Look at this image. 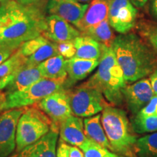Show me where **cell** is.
Returning <instances> with one entry per match:
<instances>
[{"mask_svg":"<svg viewBox=\"0 0 157 157\" xmlns=\"http://www.w3.org/2000/svg\"><path fill=\"white\" fill-rule=\"evenodd\" d=\"M111 48L126 83H134L151 75L157 68L154 53L136 34L127 33L116 36Z\"/></svg>","mask_w":157,"mask_h":157,"instance_id":"6da1fadb","label":"cell"},{"mask_svg":"<svg viewBox=\"0 0 157 157\" xmlns=\"http://www.w3.org/2000/svg\"><path fill=\"white\" fill-rule=\"evenodd\" d=\"M45 28L46 17L42 5L17 2L11 23L0 34V49L15 52L24 42L42 35Z\"/></svg>","mask_w":157,"mask_h":157,"instance_id":"7a4b0ae2","label":"cell"},{"mask_svg":"<svg viewBox=\"0 0 157 157\" xmlns=\"http://www.w3.org/2000/svg\"><path fill=\"white\" fill-rule=\"evenodd\" d=\"M84 83L100 90L111 104L119 105L123 103L122 90L127 86L126 82L111 47L103 45L97 71Z\"/></svg>","mask_w":157,"mask_h":157,"instance_id":"3957f363","label":"cell"},{"mask_svg":"<svg viewBox=\"0 0 157 157\" xmlns=\"http://www.w3.org/2000/svg\"><path fill=\"white\" fill-rule=\"evenodd\" d=\"M101 122L112 151L127 157L136 156L137 138L124 110L108 105L101 114Z\"/></svg>","mask_w":157,"mask_h":157,"instance_id":"277c9868","label":"cell"},{"mask_svg":"<svg viewBox=\"0 0 157 157\" xmlns=\"http://www.w3.org/2000/svg\"><path fill=\"white\" fill-rule=\"evenodd\" d=\"M23 108L17 125L16 152L37 142L52 129H58L38 105Z\"/></svg>","mask_w":157,"mask_h":157,"instance_id":"5b68a950","label":"cell"},{"mask_svg":"<svg viewBox=\"0 0 157 157\" xmlns=\"http://www.w3.org/2000/svg\"><path fill=\"white\" fill-rule=\"evenodd\" d=\"M65 82L42 78L25 90L6 95L3 111L36 105L48 96L63 89Z\"/></svg>","mask_w":157,"mask_h":157,"instance_id":"8992f818","label":"cell"},{"mask_svg":"<svg viewBox=\"0 0 157 157\" xmlns=\"http://www.w3.org/2000/svg\"><path fill=\"white\" fill-rule=\"evenodd\" d=\"M67 93L72 113L76 117H93L109 105L100 90L85 83Z\"/></svg>","mask_w":157,"mask_h":157,"instance_id":"52a82bcc","label":"cell"},{"mask_svg":"<svg viewBox=\"0 0 157 157\" xmlns=\"http://www.w3.org/2000/svg\"><path fill=\"white\" fill-rule=\"evenodd\" d=\"M24 108L0 113V157H8L16 149L17 125Z\"/></svg>","mask_w":157,"mask_h":157,"instance_id":"ba28073f","label":"cell"},{"mask_svg":"<svg viewBox=\"0 0 157 157\" xmlns=\"http://www.w3.org/2000/svg\"><path fill=\"white\" fill-rule=\"evenodd\" d=\"M137 10L129 0H112L108 15L111 28L121 34L129 33L135 26Z\"/></svg>","mask_w":157,"mask_h":157,"instance_id":"9c48e42d","label":"cell"},{"mask_svg":"<svg viewBox=\"0 0 157 157\" xmlns=\"http://www.w3.org/2000/svg\"><path fill=\"white\" fill-rule=\"evenodd\" d=\"M42 78L38 66L24 64L14 72L0 79V93L6 95L21 91Z\"/></svg>","mask_w":157,"mask_h":157,"instance_id":"30bf717a","label":"cell"},{"mask_svg":"<svg viewBox=\"0 0 157 157\" xmlns=\"http://www.w3.org/2000/svg\"><path fill=\"white\" fill-rule=\"evenodd\" d=\"M37 105L58 129L61 122L72 115L68 93L64 88L48 96Z\"/></svg>","mask_w":157,"mask_h":157,"instance_id":"8fae6325","label":"cell"},{"mask_svg":"<svg viewBox=\"0 0 157 157\" xmlns=\"http://www.w3.org/2000/svg\"><path fill=\"white\" fill-rule=\"evenodd\" d=\"M124 100L132 114L136 115L148 105L155 95L150 79L143 78L126 86L122 90Z\"/></svg>","mask_w":157,"mask_h":157,"instance_id":"7c38bea8","label":"cell"},{"mask_svg":"<svg viewBox=\"0 0 157 157\" xmlns=\"http://www.w3.org/2000/svg\"><path fill=\"white\" fill-rule=\"evenodd\" d=\"M88 7V4H82L78 0H50L46 8L49 14L57 15L76 26Z\"/></svg>","mask_w":157,"mask_h":157,"instance_id":"4fadbf2b","label":"cell"},{"mask_svg":"<svg viewBox=\"0 0 157 157\" xmlns=\"http://www.w3.org/2000/svg\"><path fill=\"white\" fill-rule=\"evenodd\" d=\"M42 35L51 42L59 43L74 40L81 32L60 17L50 15L46 17V28Z\"/></svg>","mask_w":157,"mask_h":157,"instance_id":"5bb4252c","label":"cell"},{"mask_svg":"<svg viewBox=\"0 0 157 157\" xmlns=\"http://www.w3.org/2000/svg\"><path fill=\"white\" fill-rule=\"evenodd\" d=\"M59 130L52 129L37 142L10 157H57L56 143Z\"/></svg>","mask_w":157,"mask_h":157,"instance_id":"9a60e30c","label":"cell"},{"mask_svg":"<svg viewBox=\"0 0 157 157\" xmlns=\"http://www.w3.org/2000/svg\"><path fill=\"white\" fill-rule=\"evenodd\" d=\"M60 140L74 146L79 147L87 140L84 134V121L72 114L59 126Z\"/></svg>","mask_w":157,"mask_h":157,"instance_id":"2e32d148","label":"cell"},{"mask_svg":"<svg viewBox=\"0 0 157 157\" xmlns=\"http://www.w3.org/2000/svg\"><path fill=\"white\" fill-rule=\"evenodd\" d=\"M111 2L112 0H93L83 18L76 26L80 32L107 19Z\"/></svg>","mask_w":157,"mask_h":157,"instance_id":"e0dca14e","label":"cell"},{"mask_svg":"<svg viewBox=\"0 0 157 157\" xmlns=\"http://www.w3.org/2000/svg\"><path fill=\"white\" fill-rule=\"evenodd\" d=\"M100 60L70 58L66 60V68L71 83L84 79L99 65Z\"/></svg>","mask_w":157,"mask_h":157,"instance_id":"ac0fdd59","label":"cell"},{"mask_svg":"<svg viewBox=\"0 0 157 157\" xmlns=\"http://www.w3.org/2000/svg\"><path fill=\"white\" fill-rule=\"evenodd\" d=\"M76 48L74 58L87 60H100L103 53V45L88 36H82L74 39Z\"/></svg>","mask_w":157,"mask_h":157,"instance_id":"d6986e66","label":"cell"},{"mask_svg":"<svg viewBox=\"0 0 157 157\" xmlns=\"http://www.w3.org/2000/svg\"><path fill=\"white\" fill-rule=\"evenodd\" d=\"M84 134L89 140L112 151V148L102 125L101 114L98 113L93 117L85 118L84 120Z\"/></svg>","mask_w":157,"mask_h":157,"instance_id":"ffe728a7","label":"cell"},{"mask_svg":"<svg viewBox=\"0 0 157 157\" xmlns=\"http://www.w3.org/2000/svg\"><path fill=\"white\" fill-rule=\"evenodd\" d=\"M38 67L42 78L62 81L67 79L66 60L60 55L48 59L39 64Z\"/></svg>","mask_w":157,"mask_h":157,"instance_id":"44dd1931","label":"cell"},{"mask_svg":"<svg viewBox=\"0 0 157 157\" xmlns=\"http://www.w3.org/2000/svg\"><path fill=\"white\" fill-rule=\"evenodd\" d=\"M81 35L91 37L96 42L107 48L112 46L113 40L116 38L108 18L81 32Z\"/></svg>","mask_w":157,"mask_h":157,"instance_id":"7402d4cb","label":"cell"},{"mask_svg":"<svg viewBox=\"0 0 157 157\" xmlns=\"http://www.w3.org/2000/svg\"><path fill=\"white\" fill-rule=\"evenodd\" d=\"M135 154L138 157H157V132L137 138Z\"/></svg>","mask_w":157,"mask_h":157,"instance_id":"603a6c76","label":"cell"},{"mask_svg":"<svg viewBox=\"0 0 157 157\" xmlns=\"http://www.w3.org/2000/svg\"><path fill=\"white\" fill-rule=\"evenodd\" d=\"M58 55L56 43L49 40L48 42L42 45L36 52L27 58L25 64L30 66H38L48 59Z\"/></svg>","mask_w":157,"mask_h":157,"instance_id":"cb8c5ba5","label":"cell"},{"mask_svg":"<svg viewBox=\"0 0 157 157\" xmlns=\"http://www.w3.org/2000/svg\"><path fill=\"white\" fill-rule=\"evenodd\" d=\"M133 130L137 134L154 132L157 131V115L138 113L132 121Z\"/></svg>","mask_w":157,"mask_h":157,"instance_id":"d4e9b609","label":"cell"},{"mask_svg":"<svg viewBox=\"0 0 157 157\" xmlns=\"http://www.w3.org/2000/svg\"><path fill=\"white\" fill-rule=\"evenodd\" d=\"M26 61L27 58L23 56L18 48L7 60L0 64V79L14 72Z\"/></svg>","mask_w":157,"mask_h":157,"instance_id":"484cf974","label":"cell"},{"mask_svg":"<svg viewBox=\"0 0 157 157\" xmlns=\"http://www.w3.org/2000/svg\"><path fill=\"white\" fill-rule=\"evenodd\" d=\"M84 157H115L117 154L111 152L109 149L100 146L93 140H87L79 146Z\"/></svg>","mask_w":157,"mask_h":157,"instance_id":"4316f807","label":"cell"},{"mask_svg":"<svg viewBox=\"0 0 157 157\" xmlns=\"http://www.w3.org/2000/svg\"><path fill=\"white\" fill-rule=\"evenodd\" d=\"M17 5V2L15 0H9L0 4V34L11 23Z\"/></svg>","mask_w":157,"mask_h":157,"instance_id":"83f0119b","label":"cell"},{"mask_svg":"<svg viewBox=\"0 0 157 157\" xmlns=\"http://www.w3.org/2000/svg\"><path fill=\"white\" fill-rule=\"evenodd\" d=\"M48 41L49 39L44 37L43 35H41V36L36 37V38L31 39V40L24 42L20 47L19 49L23 56L28 58L34 52H36L42 45L48 42Z\"/></svg>","mask_w":157,"mask_h":157,"instance_id":"f1b7e54d","label":"cell"},{"mask_svg":"<svg viewBox=\"0 0 157 157\" xmlns=\"http://www.w3.org/2000/svg\"><path fill=\"white\" fill-rule=\"evenodd\" d=\"M58 53L64 58H73L76 55V48L74 41H66L56 43Z\"/></svg>","mask_w":157,"mask_h":157,"instance_id":"f546056e","label":"cell"},{"mask_svg":"<svg viewBox=\"0 0 157 157\" xmlns=\"http://www.w3.org/2000/svg\"><path fill=\"white\" fill-rule=\"evenodd\" d=\"M139 113L143 114H156L157 115V95H155L151 101Z\"/></svg>","mask_w":157,"mask_h":157,"instance_id":"4dcf8cb0","label":"cell"},{"mask_svg":"<svg viewBox=\"0 0 157 157\" xmlns=\"http://www.w3.org/2000/svg\"><path fill=\"white\" fill-rule=\"evenodd\" d=\"M146 37L148 42L157 53V27L149 29L146 32Z\"/></svg>","mask_w":157,"mask_h":157,"instance_id":"1f68e13d","label":"cell"},{"mask_svg":"<svg viewBox=\"0 0 157 157\" xmlns=\"http://www.w3.org/2000/svg\"><path fill=\"white\" fill-rule=\"evenodd\" d=\"M70 146L62 140H60L57 150V157H70Z\"/></svg>","mask_w":157,"mask_h":157,"instance_id":"d6a6232c","label":"cell"},{"mask_svg":"<svg viewBox=\"0 0 157 157\" xmlns=\"http://www.w3.org/2000/svg\"><path fill=\"white\" fill-rule=\"evenodd\" d=\"M149 79H150L151 84V87L153 90H154V95H157V68L151 74Z\"/></svg>","mask_w":157,"mask_h":157,"instance_id":"836d02e7","label":"cell"},{"mask_svg":"<svg viewBox=\"0 0 157 157\" xmlns=\"http://www.w3.org/2000/svg\"><path fill=\"white\" fill-rule=\"evenodd\" d=\"M14 52H15L6 50V49H0V64L5 62L6 60H7Z\"/></svg>","mask_w":157,"mask_h":157,"instance_id":"e575fe53","label":"cell"},{"mask_svg":"<svg viewBox=\"0 0 157 157\" xmlns=\"http://www.w3.org/2000/svg\"><path fill=\"white\" fill-rule=\"evenodd\" d=\"M70 157H84L83 152L76 146H70Z\"/></svg>","mask_w":157,"mask_h":157,"instance_id":"d590c367","label":"cell"},{"mask_svg":"<svg viewBox=\"0 0 157 157\" xmlns=\"http://www.w3.org/2000/svg\"><path fill=\"white\" fill-rule=\"evenodd\" d=\"M150 13L157 20V0H150Z\"/></svg>","mask_w":157,"mask_h":157,"instance_id":"8d00e7d4","label":"cell"},{"mask_svg":"<svg viewBox=\"0 0 157 157\" xmlns=\"http://www.w3.org/2000/svg\"><path fill=\"white\" fill-rule=\"evenodd\" d=\"M41 0H17L19 4L22 5H32L39 4Z\"/></svg>","mask_w":157,"mask_h":157,"instance_id":"74e56055","label":"cell"},{"mask_svg":"<svg viewBox=\"0 0 157 157\" xmlns=\"http://www.w3.org/2000/svg\"><path fill=\"white\" fill-rule=\"evenodd\" d=\"M132 5L135 6L137 8H141L143 6L146 5L148 0H129Z\"/></svg>","mask_w":157,"mask_h":157,"instance_id":"f35d334b","label":"cell"},{"mask_svg":"<svg viewBox=\"0 0 157 157\" xmlns=\"http://www.w3.org/2000/svg\"><path fill=\"white\" fill-rule=\"evenodd\" d=\"M6 100V95L3 93H0V113L3 112L2 105L5 103Z\"/></svg>","mask_w":157,"mask_h":157,"instance_id":"ab89813d","label":"cell"},{"mask_svg":"<svg viewBox=\"0 0 157 157\" xmlns=\"http://www.w3.org/2000/svg\"><path fill=\"white\" fill-rule=\"evenodd\" d=\"M78 2H87L90 1V0H78Z\"/></svg>","mask_w":157,"mask_h":157,"instance_id":"60d3db41","label":"cell"},{"mask_svg":"<svg viewBox=\"0 0 157 157\" xmlns=\"http://www.w3.org/2000/svg\"><path fill=\"white\" fill-rule=\"evenodd\" d=\"M7 1H9V0H0V4L6 2H7Z\"/></svg>","mask_w":157,"mask_h":157,"instance_id":"b9f144b4","label":"cell"},{"mask_svg":"<svg viewBox=\"0 0 157 157\" xmlns=\"http://www.w3.org/2000/svg\"><path fill=\"white\" fill-rule=\"evenodd\" d=\"M115 157H124V156H119V155H118V154H117V156H116Z\"/></svg>","mask_w":157,"mask_h":157,"instance_id":"7bdbcfd3","label":"cell"},{"mask_svg":"<svg viewBox=\"0 0 157 157\" xmlns=\"http://www.w3.org/2000/svg\"><path fill=\"white\" fill-rule=\"evenodd\" d=\"M15 1H17V0H15Z\"/></svg>","mask_w":157,"mask_h":157,"instance_id":"ee69618b","label":"cell"}]
</instances>
